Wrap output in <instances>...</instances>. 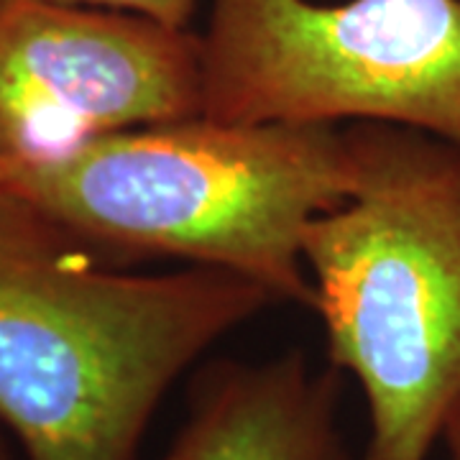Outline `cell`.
<instances>
[{
    "label": "cell",
    "instance_id": "obj_1",
    "mask_svg": "<svg viewBox=\"0 0 460 460\" xmlns=\"http://www.w3.org/2000/svg\"><path fill=\"white\" fill-rule=\"evenodd\" d=\"M0 192V425L26 460H133L169 386L277 299L230 271L105 269Z\"/></svg>",
    "mask_w": 460,
    "mask_h": 460
},
{
    "label": "cell",
    "instance_id": "obj_2",
    "mask_svg": "<svg viewBox=\"0 0 460 460\" xmlns=\"http://www.w3.org/2000/svg\"><path fill=\"white\" fill-rule=\"evenodd\" d=\"M350 174L348 128L192 115L11 166L5 190L90 246L230 271L313 307L305 233Z\"/></svg>",
    "mask_w": 460,
    "mask_h": 460
},
{
    "label": "cell",
    "instance_id": "obj_3",
    "mask_svg": "<svg viewBox=\"0 0 460 460\" xmlns=\"http://www.w3.org/2000/svg\"><path fill=\"white\" fill-rule=\"evenodd\" d=\"M348 138L343 202L305 233L313 310L366 399L361 460H425L460 402V148L384 123Z\"/></svg>",
    "mask_w": 460,
    "mask_h": 460
},
{
    "label": "cell",
    "instance_id": "obj_4",
    "mask_svg": "<svg viewBox=\"0 0 460 460\" xmlns=\"http://www.w3.org/2000/svg\"><path fill=\"white\" fill-rule=\"evenodd\" d=\"M202 115L402 126L460 148V0H213Z\"/></svg>",
    "mask_w": 460,
    "mask_h": 460
},
{
    "label": "cell",
    "instance_id": "obj_5",
    "mask_svg": "<svg viewBox=\"0 0 460 460\" xmlns=\"http://www.w3.org/2000/svg\"><path fill=\"white\" fill-rule=\"evenodd\" d=\"M202 115V47L123 11L0 0V159H59L93 138Z\"/></svg>",
    "mask_w": 460,
    "mask_h": 460
},
{
    "label": "cell",
    "instance_id": "obj_6",
    "mask_svg": "<svg viewBox=\"0 0 460 460\" xmlns=\"http://www.w3.org/2000/svg\"><path fill=\"white\" fill-rule=\"evenodd\" d=\"M162 460H345L335 376L296 350L217 366Z\"/></svg>",
    "mask_w": 460,
    "mask_h": 460
},
{
    "label": "cell",
    "instance_id": "obj_7",
    "mask_svg": "<svg viewBox=\"0 0 460 460\" xmlns=\"http://www.w3.org/2000/svg\"><path fill=\"white\" fill-rule=\"evenodd\" d=\"M59 3L123 11L133 16L151 18L169 29H190V21L195 16V5H198V0H59Z\"/></svg>",
    "mask_w": 460,
    "mask_h": 460
},
{
    "label": "cell",
    "instance_id": "obj_8",
    "mask_svg": "<svg viewBox=\"0 0 460 460\" xmlns=\"http://www.w3.org/2000/svg\"><path fill=\"white\" fill-rule=\"evenodd\" d=\"M440 440H445V447H447L450 460H460V402L456 404V410L450 411Z\"/></svg>",
    "mask_w": 460,
    "mask_h": 460
},
{
    "label": "cell",
    "instance_id": "obj_9",
    "mask_svg": "<svg viewBox=\"0 0 460 460\" xmlns=\"http://www.w3.org/2000/svg\"><path fill=\"white\" fill-rule=\"evenodd\" d=\"M3 428V425H0ZM0 460H16V456H13V450L8 447V443H5V438H3V432H0Z\"/></svg>",
    "mask_w": 460,
    "mask_h": 460
},
{
    "label": "cell",
    "instance_id": "obj_10",
    "mask_svg": "<svg viewBox=\"0 0 460 460\" xmlns=\"http://www.w3.org/2000/svg\"><path fill=\"white\" fill-rule=\"evenodd\" d=\"M8 169H11V166L0 159V192H3V190H5V184H8Z\"/></svg>",
    "mask_w": 460,
    "mask_h": 460
}]
</instances>
